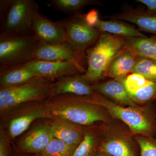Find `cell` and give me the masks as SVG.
I'll return each instance as SVG.
<instances>
[{"label": "cell", "mask_w": 156, "mask_h": 156, "mask_svg": "<svg viewBox=\"0 0 156 156\" xmlns=\"http://www.w3.org/2000/svg\"><path fill=\"white\" fill-rule=\"evenodd\" d=\"M48 119L82 127L111 120L103 107L91 102L88 97L64 94L50 96L45 101Z\"/></svg>", "instance_id": "cell-1"}, {"label": "cell", "mask_w": 156, "mask_h": 156, "mask_svg": "<svg viewBox=\"0 0 156 156\" xmlns=\"http://www.w3.org/2000/svg\"><path fill=\"white\" fill-rule=\"evenodd\" d=\"M88 98L104 107L113 119L125 124L134 136L155 137L156 117L153 102L144 105L122 106L97 92Z\"/></svg>", "instance_id": "cell-2"}, {"label": "cell", "mask_w": 156, "mask_h": 156, "mask_svg": "<svg viewBox=\"0 0 156 156\" xmlns=\"http://www.w3.org/2000/svg\"><path fill=\"white\" fill-rule=\"evenodd\" d=\"M126 47L125 37L101 33L96 43L86 52L85 76L92 85L106 78L107 71L112 62Z\"/></svg>", "instance_id": "cell-3"}, {"label": "cell", "mask_w": 156, "mask_h": 156, "mask_svg": "<svg viewBox=\"0 0 156 156\" xmlns=\"http://www.w3.org/2000/svg\"><path fill=\"white\" fill-rule=\"evenodd\" d=\"M100 140L98 152L110 156H139L138 143L130 129L119 120L112 119L98 124Z\"/></svg>", "instance_id": "cell-4"}, {"label": "cell", "mask_w": 156, "mask_h": 156, "mask_svg": "<svg viewBox=\"0 0 156 156\" xmlns=\"http://www.w3.org/2000/svg\"><path fill=\"white\" fill-rule=\"evenodd\" d=\"M54 82L37 77L16 87H0L1 116L25 104L47 100Z\"/></svg>", "instance_id": "cell-5"}, {"label": "cell", "mask_w": 156, "mask_h": 156, "mask_svg": "<svg viewBox=\"0 0 156 156\" xmlns=\"http://www.w3.org/2000/svg\"><path fill=\"white\" fill-rule=\"evenodd\" d=\"M40 42L34 33L0 35V72L34 60Z\"/></svg>", "instance_id": "cell-6"}, {"label": "cell", "mask_w": 156, "mask_h": 156, "mask_svg": "<svg viewBox=\"0 0 156 156\" xmlns=\"http://www.w3.org/2000/svg\"><path fill=\"white\" fill-rule=\"evenodd\" d=\"M57 21L64 29L66 41L81 55H86L87 50L100 37L101 33L86 23L82 13Z\"/></svg>", "instance_id": "cell-7"}, {"label": "cell", "mask_w": 156, "mask_h": 156, "mask_svg": "<svg viewBox=\"0 0 156 156\" xmlns=\"http://www.w3.org/2000/svg\"><path fill=\"white\" fill-rule=\"evenodd\" d=\"M34 101L20 105L1 116L7 122L8 135L11 139L27 131L32 124L39 119H48L45 101Z\"/></svg>", "instance_id": "cell-8"}, {"label": "cell", "mask_w": 156, "mask_h": 156, "mask_svg": "<svg viewBox=\"0 0 156 156\" xmlns=\"http://www.w3.org/2000/svg\"><path fill=\"white\" fill-rule=\"evenodd\" d=\"M39 8L34 0H13L2 25L0 35L23 34L34 33L32 14Z\"/></svg>", "instance_id": "cell-9"}, {"label": "cell", "mask_w": 156, "mask_h": 156, "mask_svg": "<svg viewBox=\"0 0 156 156\" xmlns=\"http://www.w3.org/2000/svg\"><path fill=\"white\" fill-rule=\"evenodd\" d=\"M26 65L37 76L53 82L62 77L85 73L86 71L85 68L70 61L50 62L34 59Z\"/></svg>", "instance_id": "cell-10"}, {"label": "cell", "mask_w": 156, "mask_h": 156, "mask_svg": "<svg viewBox=\"0 0 156 156\" xmlns=\"http://www.w3.org/2000/svg\"><path fill=\"white\" fill-rule=\"evenodd\" d=\"M40 61H70L87 68L86 55L79 54L71 45L64 41L58 44L40 42L35 53V59Z\"/></svg>", "instance_id": "cell-11"}, {"label": "cell", "mask_w": 156, "mask_h": 156, "mask_svg": "<svg viewBox=\"0 0 156 156\" xmlns=\"http://www.w3.org/2000/svg\"><path fill=\"white\" fill-rule=\"evenodd\" d=\"M115 80L124 86L131 99L138 105L151 103L156 98V83L141 75L131 73Z\"/></svg>", "instance_id": "cell-12"}, {"label": "cell", "mask_w": 156, "mask_h": 156, "mask_svg": "<svg viewBox=\"0 0 156 156\" xmlns=\"http://www.w3.org/2000/svg\"><path fill=\"white\" fill-rule=\"evenodd\" d=\"M27 131L17 144L20 150L27 153H40L53 137L50 120L36 125Z\"/></svg>", "instance_id": "cell-13"}, {"label": "cell", "mask_w": 156, "mask_h": 156, "mask_svg": "<svg viewBox=\"0 0 156 156\" xmlns=\"http://www.w3.org/2000/svg\"><path fill=\"white\" fill-rule=\"evenodd\" d=\"M39 8L32 14V30L39 41L48 44H58L65 41L64 29L57 21L54 22L40 14Z\"/></svg>", "instance_id": "cell-14"}, {"label": "cell", "mask_w": 156, "mask_h": 156, "mask_svg": "<svg viewBox=\"0 0 156 156\" xmlns=\"http://www.w3.org/2000/svg\"><path fill=\"white\" fill-rule=\"evenodd\" d=\"M92 85L84 73L62 77L54 81L50 97L64 94L88 97L96 92Z\"/></svg>", "instance_id": "cell-15"}, {"label": "cell", "mask_w": 156, "mask_h": 156, "mask_svg": "<svg viewBox=\"0 0 156 156\" xmlns=\"http://www.w3.org/2000/svg\"><path fill=\"white\" fill-rule=\"evenodd\" d=\"M105 18L132 23L137 26L140 31L156 36V14L147 10L127 7L121 12L107 16Z\"/></svg>", "instance_id": "cell-16"}, {"label": "cell", "mask_w": 156, "mask_h": 156, "mask_svg": "<svg viewBox=\"0 0 156 156\" xmlns=\"http://www.w3.org/2000/svg\"><path fill=\"white\" fill-rule=\"evenodd\" d=\"M92 87L95 92L120 106L138 105L131 99L124 86L115 79L93 84Z\"/></svg>", "instance_id": "cell-17"}, {"label": "cell", "mask_w": 156, "mask_h": 156, "mask_svg": "<svg viewBox=\"0 0 156 156\" xmlns=\"http://www.w3.org/2000/svg\"><path fill=\"white\" fill-rule=\"evenodd\" d=\"M50 120L53 137L76 148L83 139L87 127L58 120Z\"/></svg>", "instance_id": "cell-18"}, {"label": "cell", "mask_w": 156, "mask_h": 156, "mask_svg": "<svg viewBox=\"0 0 156 156\" xmlns=\"http://www.w3.org/2000/svg\"><path fill=\"white\" fill-rule=\"evenodd\" d=\"M138 58L126 47L112 62L107 71L106 77L117 79L131 73Z\"/></svg>", "instance_id": "cell-19"}, {"label": "cell", "mask_w": 156, "mask_h": 156, "mask_svg": "<svg viewBox=\"0 0 156 156\" xmlns=\"http://www.w3.org/2000/svg\"><path fill=\"white\" fill-rule=\"evenodd\" d=\"M95 28L99 32L105 33L125 38L142 37L147 36L129 23L122 20L99 19Z\"/></svg>", "instance_id": "cell-20"}, {"label": "cell", "mask_w": 156, "mask_h": 156, "mask_svg": "<svg viewBox=\"0 0 156 156\" xmlns=\"http://www.w3.org/2000/svg\"><path fill=\"white\" fill-rule=\"evenodd\" d=\"M37 77L26 64L9 68L0 72V87H16Z\"/></svg>", "instance_id": "cell-21"}, {"label": "cell", "mask_w": 156, "mask_h": 156, "mask_svg": "<svg viewBox=\"0 0 156 156\" xmlns=\"http://www.w3.org/2000/svg\"><path fill=\"white\" fill-rule=\"evenodd\" d=\"M125 41L126 48L136 56L156 61V36L125 38Z\"/></svg>", "instance_id": "cell-22"}, {"label": "cell", "mask_w": 156, "mask_h": 156, "mask_svg": "<svg viewBox=\"0 0 156 156\" xmlns=\"http://www.w3.org/2000/svg\"><path fill=\"white\" fill-rule=\"evenodd\" d=\"M100 140L98 124L87 127L83 139L72 156H97Z\"/></svg>", "instance_id": "cell-23"}, {"label": "cell", "mask_w": 156, "mask_h": 156, "mask_svg": "<svg viewBox=\"0 0 156 156\" xmlns=\"http://www.w3.org/2000/svg\"><path fill=\"white\" fill-rule=\"evenodd\" d=\"M91 5L101 6L102 4L97 0H52L48 4L55 10L71 15L82 13L83 8Z\"/></svg>", "instance_id": "cell-24"}, {"label": "cell", "mask_w": 156, "mask_h": 156, "mask_svg": "<svg viewBox=\"0 0 156 156\" xmlns=\"http://www.w3.org/2000/svg\"><path fill=\"white\" fill-rule=\"evenodd\" d=\"M76 148L53 137L46 147L36 156H72Z\"/></svg>", "instance_id": "cell-25"}, {"label": "cell", "mask_w": 156, "mask_h": 156, "mask_svg": "<svg viewBox=\"0 0 156 156\" xmlns=\"http://www.w3.org/2000/svg\"><path fill=\"white\" fill-rule=\"evenodd\" d=\"M132 73L141 75L148 80L156 83V61L138 57Z\"/></svg>", "instance_id": "cell-26"}, {"label": "cell", "mask_w": 156, "mask_h": 156, "mask_svg": "<svg viewBox=\"0 0 156 156\" xmlns=\"http://www.w3.org/2000/svg\"><path fill=\"white\" fill-rule=\"evenodd\" d=\"M140 150V156H156V138L134 135Z\"/></svg>", "instance_id": "cell-27"}, {"label": "cell", "mask_w": 156, "mask_h": 156, "mask_svg": "<svg viewBox=\"0 0 156 156\" xmlns=\"http://www.w3.org/2000/svg\"><path fill=\"white\" fill-rule=\"evenodd\" d=\"M9 139L10 137L3 127L1 126L0 131V156H9Z\"/></svg>", "instance_id": "cell-28"}, {"label": "cell", "mask_w": 156, "mask_h": 156, "mask_svg": "<svg viewBox=\"0 0 156 156\" xmlns=\"http://www.w3.org/2000/svg\"><path fill=\"white\" fill-rule=\"evenodd\" d=\"M85 22L92 27L95 28L99 20V14L98 11L95 9H92L87 14H84Z\"/></svg>", "instance_id": "cell-29"}, {"label": "cell", "mask_w": 156, "mask_h": 156, "mask_svg": "<svg viewBox=\"0 0 156 156\" xmlns=\"http://www.w3.org/2000/svg\"><path fill=\"white\" fill-rule=\"evenodd\" d=\"M12 1L13 0L0 1V26L2 25L4 23Z\"/></svg>", "instance_id": "cell-30"}, {"label": "cell", "mask_w": 156, "mask_h": 156, "mask_svg": "<svg viewBox=\"0 0 156 156\" xmlns=\"http://www.w3.org/2000/svg\"><path fill=\"white\" fill-rule=\"evenodd\" d=\"M136 2L145 5L148 11L156 14V0H137Z\"/></svg>", "instance_id": "cell-31"}, {"label": "cell", "mask_w": 156, "mask_h": 156, "mask_svg": "<svg viewBox=\"0 0 156 156\" xmlns=\"http://www.w3.org/2000/svg\"><path fill=\"white\" fill-rule=\"evenodd\" d=\"M97 156H110L106 154L98 152Z\"/></svg>", "instance_id": "cell-32"}, {"label": "cell", "mask_w": 156, "mask_h": 156, "mask_svg": "<svg viewBox=\"0 0 156 156\" xmlns=\"http://www.w3.org/2000/svg\"><path fill=\"white\" fill-rule=\"evenodd\" d=\"M154 106L155 112L156 117V98L153 101Z\"/></svg>", "instance_id": "cell-33"}]
</instances>
